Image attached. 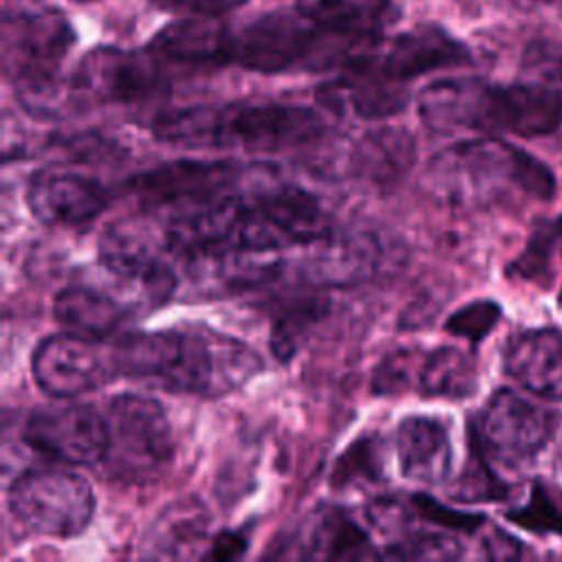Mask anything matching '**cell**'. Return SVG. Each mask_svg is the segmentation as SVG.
<instances>
[{
    "instance_id": "obj_1",
    "label": "cell",
    "mask_w": 562,
    "mask_h": 562,
    "mask_svg": "<svg viewBox=\"0 0 562 562\" xmlns=\"http://www.w3.org/2000/svg\"><path fill=\"white\" fill-rule=\"evenodd\" d=\"M112 353L119 378L198 397L228 395L263 371L248 342L200 323L119 336Z\"/></svg>"
},
{
    "instance_id": "obj_2",
    "label": "cell",
    "mask_w": 562,
    "mask_h": 562,
    "mask_svg": "<svg viewBox=\"0 0 562 562\" xmlns=\"http://www.w3.org/2000/svg\"><path fill=\"white\" fill-rule=\"evenodd\" d=\"M419 116L437 134L470 130L544 136L562 123V90L529 79L509 86L441 79L422 90Z\"/></svg>"
},
{
    "instance_id": "obj_3",
    "label": "cell",
    "mask_w": 562,
    "mask_h": 562,
    "mask_svg": "<svg viewBox=\"0 0 562 562\" xmlns=\"http://www.w3.org/2000/svg\"><path fill=\"white\" fill-rule=\"evenodd\" d=\"M151 132L160 143L178 147L279 151L316 140L325 121L296 103L189 105L156 116Z\"/></svg>"
},
{
    "instance_id": "obj_4",
    "label": "cell",
    "mask_w": 562,
    "mask_h": 562,
    "mask_svg": "<svg viewBox=\"0 0 562 562\" xmlns=\"http://www.w3.org/2000/svg\"><path fill=\"white\" fill-rule=\"evenodd\" d=\"M430 189L452 204H492L509 195L551 200L555 178L544 162L501 138L457 143L428 165Z\"/></svg>"
},
{
    "instance_id": "obj_5",
    "label": "cell",
    "mask_w": 562,
    "mask_h": 562,
    "mask_svg": "<svg viewBox=\"0 0 562 562\" xmlns=\"http://www.w3.org/2000/svg\"><path fill=\"white\" fill-rule=\"evenodd\" d=\"M75 42L68 18L53 7H4L2 68L31 116L53 114L64 97L59 66Z\"/></svg>"
},
{
    "instance_id": "obj_6",
    "label": "cell",
    "mask_w": 562,
    "mask_h": 562,
    "mask_svg": "<svg viewBox=\"0 0 562 562\" xmlns=\"http://www.w3.org/2000/svg\"><path fill=\"white\" fill-rule=\"evenodd\" d=\"M353 55L356 50L327 33L303 4L263 13L228 35V64L263 75L345 66Z\"/></svg>"
},
{
    "instance_id": "obj_7",
    "label": "cell",
    "mask_w": 562,
    "mask_h": 562,
    "mask_svg": "<svg viewBox=\"0 0 562 562\" xmlns=\"http://www.w3.org/2000/svg\"><path fill=\"white\" fill-rule=\"evenodd\" d=\"M329 235L331 222L321 200L296 184L239 195L233 252L270 255L281 248L323 241Z\"/></svg>"
},
{
    "instance_id": "obj_8",
    "label": "cell",
    "mask_w": 562,
    "mask_h": 562,
    "mask_svg": "<svg viewBox=\"0 0 562 562\" xmlns=\"http://www.w3.org/2000/svg\"><path fill=\"white\" fill-rule=\"evenodd\" d=\"M108 452L101 461L121 481H145L165 470L173 437L165 408L145 395L121 393L105 404Z\"/></svg>"
},
{
    "instance_id": "obj_9",
    "label": "cell",
    "mask_w": 562,
    "mask_h": 562,
    "mask_svg": "<svg viewBox=\"0 0 562 562\" xmlns=\"http://www.w3.org/2000/svg\"><path fill=\"white\" fill-rule=\"evenodd\" d=\"M7 505L26 529L48 538H75L94 516L90 483L64 468H33L13 479Z\"/></svg>"
},
{
    "instance_id": "obj_10",
    "label": "cell",
    "mask_w": 562,
    "mask_h": 562,
    "mask_svg": "<svg viewBox=\"0 0 562 562\" xmlns=\"http://www.w3.org/2000/svg\"><path fill=\"white\" fill-rule=\"evenodd\" d=\"M165 66L149 48L99 46L81 57L70 86L81 103H143L169 92Z\"/></svg>"
},
{
    "instance_id": "obj_11",
    "label": "cell",
    "mask_w": 562,
    "mask_h": 562,
    "mask_svg": "<svg viewBox=\"0 0 562 562\" xmlns=\"http://www.w3.org/2000/svg\"><path fill=\"white\" fill-rule=\"evenodd\" d=\"M463 42L437 24H417L389 40H378L342 68L362 70L393 83H406L419 75L470 64Z\"/></svg>"
},
{
    "instance_id": "obj_12",
    "label": "cell",
    "mask_w": 562,
    "mask_h": 562,
    "mask_svg": "<svg viewBox=\"0 0 562 562\" xmlns=\"http://www.w3.org/2000/svg\"><path fill=\"white\" fill-rule=\"evenodd\" d=\"M31 367L37 386L53 400H72L119 378L112 342L72 331L46 336Z\"/></svg>"
},
{
    "instance_id": "obj_13",
    "label": "cell",
    "mask_w": 562,
    "mask_h": 562,
    "mask_svg": "<svg viewBox=\"0 0 562 562\" xmlns=\"http://www.w3.org/2000/svg\"><path fill=\"white\" fill-rule=\"evenodd\" d=\"M555 413L512 389L490 395L474 422V441L496 461L518 463L536 457L555 432Z\"/></svg>"
},
{
    "instance_id": "obj_14",
    "label": "cell",
    "mask_w": 562,
    "mask_h": 562,
    "mask_svg": "<svg viewBox=\"0 0 562 562\" xmlns=\"http://www.w3.org/2000/svg\"><path fill=\"white\" fill-rule=\"evenodd\" d=\"M22 437L40 454L68 465H94L108 452L105 415L72 400L31 411Z\"/></svg>"
},
{
    "instance_id": "obj_15",
    "label": "cell",
    "mask_w": 562,
    "mask_h": 562,
    "mask_svg": "<svg viewBox=\"0 0 562 562\" xmlns=\"http://www.w3.org/2000/svg\"><path fill=\"white\" fill-rule=\"evenodd\" d=\"M239 176V165L228 160H176L134 176L127 189L140 209L160 211L231 191Z\"/></svg>"
},
{
    "instance_id": "obj_16",
    "label": "cell",
    "mask_w": 562,
    "mask_h": 562,
    "mask_svg": "<svg viewBox=\"0 0 562 562\" xmlns=\"http://www.w3.org/2000/svg\"><path fill=\"white\" fill-rule=\"evenodd\" d=\"M26 204L46 226L75 228L97 220L110 204L108 189L64 167L37 169L26 184Z\"/></svg>"
},
{
    "instance_id": "obj_17",
    "label": "cell",
    "mask_w": 562,
    "mask_h": 562,
    "mask_svg": "<svg viewBox=\"0 0 562 562\" xmlns=\"http://www.w3.org/2000/svg\"><path fill=\"white\" fill-rule=\"evenodd\" d=\"M503 364L529 393L562 402V329L540 327L514 336L503 351Z\"/></svg>"
},
{
    "instance_id": "obj_18",
    "label": "cell",
    "mask_w": 562,
    "mask_h": 562,
    "mask_svg": "<svg viewBox=\"0 0 562 562\" xmlns=\"http://www.w3.org/2000/svg\"><path fill=\"white\" fill-rule=\"evenodd\" d=\"M228 35L231 26L217 18H182L156 33L147 48L162 64L213 68L228 64Z\"/></svg>"
},
{
    "instance_id": "obj_19",
    "label": "cell",
    "mask_w": 562,
    "mask_h": 562,
    "mask_svg": "<svg viewBox=\"0 0 562 562\" xmlns=\"http://www.w3.org/2000/svg\"><path fill=\"white\" fill-rule=\"evenodd\" d=\"M395 452L406 479L424 485L443 483L452 468V443L443 422L428 415L404 417L395 430Z\"/></svg>"
},
{
    "instance_id": "obj_20",
    "label": "cell",
    "mask_w": 562,
    "mask_h": 562,
    "mask_svg": "<svg viewBox=\"0 0 562 562\" xmlns=\"http://www.w3.org/2000/svg\"><path fill=\"white\" fill-rule=\"evenodd\" d=\"M53 314L66 331L108 338L130 318L132 305L97 285L75 283L55 296Z\"/></svg>"
},
{
    "instance_id": "obj_21",
    "label": "cell",
    "mask_w": 562,
    "mask_h": 562,
    "mask_svg": "<svg viewBox=\"0 0 562 562\" xmlns=\"http://www.w3.org/2000/svg\"><path fill=\"white\" fill-rule=\"evenodd\" d=\"M318 99L325 108L336 112H351L360 119H386L406 108L408 94L402 83L345 68L340 79L318 90Z\"/></svg>"
},
{
    "instance_id": "obj_22",
    "label": "cell",
    "mask_w": 562,
    "mask_h": 562,
    "mask_svg": "<svg viewBox=\"0 0 562 562\" xmlns=\"http://www.w3.org/2000/svg\"><path fill=\"white\" fill-rule=\"evenodd\" d=\"M303 7L327 33L351 46L358 55L380 40L393 0H307Z\"/></svg>"
},
{
    "instance_id": "obj_23",
    "label": "cell",
    "mask_w": 562,
    "mask_h": 562,
    "mask_svg": "<svg viewBox=\"0 0 562 562\" xmlns=\"http://www.w3.org/2000/svg\"><path fill=\"white\" fill-rule=\"evenodd\" d=\"M206 514L195 501H182L167 507L143 540L147 558H182L195 553L204 540Z\"/></svg>"
},
{
    "instance_id": "obj_24",
    "label": "cell",
    "mask_w": 562,
    "mask_h": 562,
    "mask_svg": "<svg viewBox=\"0 0 562 562\" xmlns=\"http://www.w3.org/2000/svg\"><path fill=\"white\" fill-rule=\"evenodd\" d=\"M474 360L457 347H437L422 356L417 391L426 397L465 400L476 391Z\"/></svg>"
},
{
    "instance_id": "obj_25",
    "label": "cell",
    "mask_w": 562,
    "mask_h": 562,
    "mask_svg": "<svg viewBox=\"0 0 562 562\" xmlns=\"http://www.w3.org/2000/svg\"><path fill=\"white\" fill-rule=\"evenodd\" d=\"M305 547V558L369 560L380 555L371 544L369 533L338 507L327 509L318 516Z\"/></svg>"
},
{
    "instance_id": "obj_26",
    "label": "cell",
    "mask_w": 562,
    "mask_h": 562,
    "mask_svg": "<svg viewBox=\"0 0 562 562\" xmlns=\"http://www.w3.org/2000/svg\"><path fill=\"white\" fill-rule=\"evenodd\" d=\"M327 312V305L318 296H296L290 299L277 314L270 334V349L279 362H288L310 334V329L318 323V318Z\"/></svg>"
},
{
    "instance_id": "obj_27",
    "label": "cell",
    "mask_w": 562,
    "mask_h": 562,
    "mask_svg": "<svg viewBox=\"0 0 562 562\" xmlns=\"http://www.w3.org/2000/svg\"><path fill=\"white\" fill-rule=\"evenodd\" d=\"M384 476V441L380 435H360L351 441L331 465L329 483L336 490L349 485L378 483Z\"/></svg>"
},
{
    "instance_id": "obj_28",
    "label": "cell",
    "mask_w": 562,
    "mask_h": 562,
    "mask_svg": "<svg viewBox=\"0 0 562 562\" xmlns=\"http://www.w3.org/2000/svg\"><path fill=\"white\" fill-rule=\"evenodd\" d=\"M562 248V228L558 217L538 224L525 246V250L509 263L507 274L522 281L544 283L551 277L553 255Z\"/></svg>"
},
{
    "instance_id": "obj_29",
    "label": "cell",
    "mask_w": 562,
    "mask_h": 562,
    "mask_svg": "<svg viewBox=\"0 0 562 562\" xmlns=\"http://www.w3.org/2000/svg\"><path fill=\"white\" fill-rule=\"evenodd\" d=\"M512 522L536 533L562 536V494L542 481H533L529 498L507 514Z\"/></svg>"
},
{
    "instance_id": "obj_30",
    "label": "cell",
    "mask_w": 562,
    "mask_h": 562,
    "mask_svg": "<svg viewBox=\"0 0 562 562\" xmlns=\"http://www.w3.org/2000/svg\"><path fill=\"white\" fill-rule=\"evenodd\" d=\"M487 454L481 450V446L472 437V454L470 463L465 465L463 474L459 476V483L454 485V496L465 503L476 501H498L507 494V487L498 476L492 472L487 463Z\"/></svg>"
},
{
    "instance_id": "obj_31",
    "label": "cell",
    "mask_w": 562,
    "mask_h": 562,
    "mask_svg": "<svg viewBox=\"0 0 562 562\" xmlns=\"http://www.w3.org/2000/svg\"><path fill=\"white\" fill-rule=\"evenodd\" d=\"M422 356L415 360L413 349H397L382 358L371 378V391L375 395H397L411 391L413 378L417 384Z\"/></svg>"
},
{
    "instance_id": "obj_32",
    "label": "cell",
    "mask_w": 562,
    "mask_h": 562,
    "mask_svg": "<svg viewBox=\"0 0 562 562\" xmlns=\"http://www.w3.org/2000/svg\"><path fill=\"white\" fill-rule=\"evenodd\" d=\"M501 305L492 299H479L472 303H465L457 312H452L446 321V329L452 336L465 338L470 342L483 340L501 321Z\"/></svg>"
},
{
    "instance_id": "obj_33",
    "label": "cell",
    "mask_w": 562,
    "mask_h": 562,
    "mask_svg": "<svg viewBox=\"0 0 562 562\" xmlns=\"http://www.w3.org/2000/svg\"><path fill=\"white\" fill-rule=\"evenodd\" d=\"M463 553L461 542L452 533H406L395 540L386 555L413 560H454Z\"/></svg>"
},
{
    "instance_id": "obj_34",
    "label": "cell",
    "mask_w": 562,
    "mask_h": 562,
    "mask_svg": "<svg viewBox=\"0 0 562 562\" xmlns=\"http://www.w3.org/2000/svg\"><path fill=\"white\" fill-rule=\"evenodd\" d=\"M411 505H413L415 516H419L422 520H426V522H430L435 527H441L446 531L474 533L483 525V520H485L481 514L450 509V507L441 505L439 501H435L432 496H426V494L411 496Z\"/></svg>"
},
{
    "instance_id": "obj_35",
    "label": "cell",
    "mask_w": 562,
    "mask_h": 562,
    "mask_svg": "<svg viewBox=\"0 0 562 562\" xmlns=\"http://www.w3.org/2000/svg\"><path fill=\"white\" fill-rule=\"evenodd\" d=\"M525 72L538 81L562 90V48L553 42H533L525 53Z\"/></svg>"
},
{
    "instance_id": "obj_36",
    "label": "cell",
    "mask_w": 562,
    "mask_h": 562,
    "mask_svg": "<svg viewBox=\"0 0 562 562\" xmlns=\"http://www.w3.org/2000/svg\"><path fill=\"white\" fill-rule=\"evenodd\" d=\"M156 9L187 18H220L239 9L248 0H149Z\"/></svg>"
},
{
    "instance_id": "obj_37",
    "label": "cell",
    "mask_w": 562,
    "mask_h": 562,
    "mask_svg": "<svg viewBox=\"0 0 562 562\" xmlns=\"http://www.w3.org/2000/svg\"><path fill=\"white\" fill-rule=\"evenodd\" d=\"M246 551V538L237 531H222V533H215L202 558H211V560H233V558H239L241 553Z\"/></svg>"
},
{
    "instance_id": "obj_38",
    "label": "cell",
    "mask_w": 562,
    "mask_h": 562,
    "mask_svg": "<svg viewBox=\"0 0 562 562\" xmlns=\"http://www.w3.org/2000/svg\"><path fill=\"white\" fill-rule=\"evenodd\" d=\"M527 2H536V4H547V2H555V0H527Z\"/></svg>"
},
{
    "instance_id": "obj_39",
    "label": "cell",
    "mask_w": 562,
    "mask_h": 562,
    "mask_svg": "<svg viewBox=\"0 0 562 562\" xmlns=\"http://www.w3.org/2000/svg\"><path fill=\"white\" fill-rule=\"evenodd\" d=\"M560 303H562V288H560Z\"/></svg>"
}]
</instances>
